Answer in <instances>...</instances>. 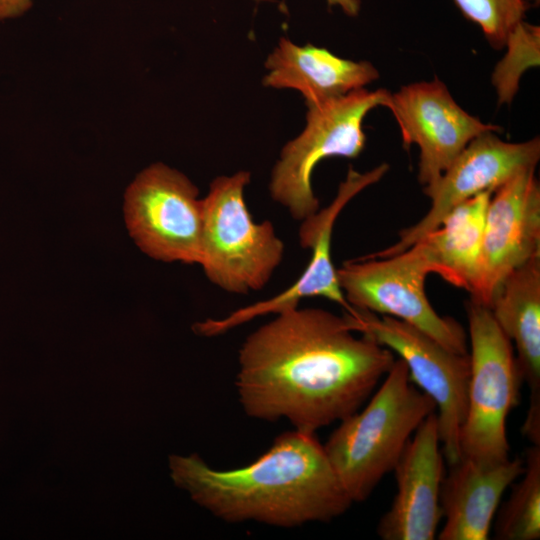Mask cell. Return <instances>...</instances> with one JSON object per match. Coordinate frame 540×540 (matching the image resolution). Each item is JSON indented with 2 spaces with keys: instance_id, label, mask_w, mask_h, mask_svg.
Returning <instances> with one entry per match:
<instances>
[{
  "instance_id": "6da1fadb",
  "label": "cell",
  "mask_w": 540,
  "mask_h": 540,
  "mask_svg": "<svg viewBox=\"0 0 540 540\" xmlns=\"http://www.w3.org/2000/svg\"><path fill=\"white\" fill-rule=\"evenodd\" d=\"M276 315L239 351L235 385L249 417L315 433L359 410L396 360L368 335L355 336L347 313L295 306Z\"/></svg>"
},
{
  "instance_id": "7a4b0ae2",
  "label": "cell",
  "mask_w": 540,
  "mask_h": 540,
  "mask_svg": "<svg viewBox=\"0 0 540 540\" xmlns=\"http://www.w3.org/2000/svg\"><path fill=\"white\" fill-rule=\"evenodd\" d=\"M174 483L213 516L229 523L291 528L328 522L353 504L314 433L278 436L254 462L231 470L210 467L198 455H173Z\"/></svg>"
},
{
  "instance_id": "3957f363",
  "label": "cell",
  "mask_w": 540,
  "mask_h": 540,
  "mask_svg": "<svg viewBox=\"0 0 540 540\" xmlns=\"http://www.w3.org/2000/svg\"><path fill=\"white\" fill-rule=\"evenodd\" d=\"M435 411L434 401L398 358L366 406L339 421L323 446L353 503L366 500L393 471L417 428Z\"/></svg>"
},
{
  "instance_id": "277c9868",
  "label": "cell",
  "mask_w": 540,
  "mask_h": 540,
  "mask_svg": "<svg viewBox=\"0 0 540 540\" xmlns=\"http://www.w3.org/2000/svg\"><path fill=\"white\" fill-rule=\"evenodd\" d=\"M250 173L214 179L203 199L199 265L208 280L232 294L261 290L282 261L284 244L273 224L253 220L244 199Z\"/></svg>"
},
{
  "instance_id": "5b68a950",
  "label": "cell",
  "mask_w": 540,
  "mask_h": 540,
  "mask_svg": "<svg viewBox=\"0 0 540 540\" xmlns=\"http://www.w3.org/2000/svg\"><path fill=\"white\" fill-rule=\"evenodd\" d=\"M386 89L352 91L317 104H307L306 126L282 149L275 164L269 191L273 200L296 220L319 210L312 188L315 166L329 157L356 158L364 149L363 121L374 108L386 107Z\"/></svg>"
},
{
  "instance_id": "8992f818",
  "label": "cell",
  "mask_w": 540,
  "mask_h": 540,
  "mask_svg": "<svg viewBox=\"0 0 540 540\" xmlns=\"http://www.w3.org/2000/svg\"><path fill=\"white\" fill-rule=\"evenodd\" d=\"M471 344L466 416L460 432L461 456L497 462L510 457L506 422L519 403L522 379L512 342L489 307L466 303Z\"/></svg>"
},
{
  "instance_id": "52a82bcc",
  "label": "cell",
  "mask_w": 540,
  "mask_h": 540,
  "mask_svg": "<svg viewBox=\"0 0 540 540\" xmlns=\"http://www.w3.org/2000/svg\"><path fill=\"white\" fill-rule=\"evenodd\" d=\"M336 272L345 299L353 308L399 319L447 349L468 354L461 324L440 316L426 296L425 280L433 267L418 242L389 257L344 262Z\"/></svg>"
},
{
  "instance_id": "ba28073f",
  "label": "cell",
  "mask_w": 540,
  "mask_h": 540,
  "mask_svg": "<svg viewBox=\"0 0 540 540\" xmlns=\"http://www.w3.org/2000/svg\"><path fill=\"white\" fill-rule=\"evenodd\" d=\"M348 315L356 332L396 353L406 363L411 381L434 401L443 455L449 466L455 464L461 457L460 432L467 410L469 354L455 353L390 316L359 309Z\"/></svg>"
},
{
  "instance_id": "9c48e42d",
  "label": "cell",
  "mask_w": 540,
  "mask_h": 540,
  "mask_svg": "<svg viewBox=\"0 0 540 540\" xmlns=\"http://www.w3.org/2000/svg\"><path fill=\"white\" fill-rule=\"evenodd\" d=\"M123 210L131 238L146 255L199 264L203 199L184 174L162 163L147 167L126 189Z\"/></svg>"
},
{
  "instance_id": "30bf717a",
  "label": "cell",
  "mask_w": 540,
  "mask_h": 540,
  "mask_svg": "<svg viewBox=\"0 0 540 540\" xmlns=\"http://www.w3.org/2000/svg\"><path fill=\"white\" fill-rule=\"evenodd\" d=\"M496 133L488 131L475 137L435 183L424 186L431 205L421 220L400 231L393 245L363 257L383 258L406 250L436 229L463 201L484 191H494L521 171L536 168L540 159L538 137L507 142Z\"/></svg>"
},
{
  "instance_id": "8fae6325",
  "label": "cell",
  "mask_w": 540,
  "mask_h": 540,
  "mask_svg": "<svg viewBox=\"0 0 540 540\" xmlns=\"http://www.w3.org/2000/svg\"><path fill=\"white\" fill-rule=\"evenodd\" d=\"M386 108L398 124L403 145L420 150L418 181L423 186L435 183L475 137L501 130L466 112L438 78L402 86L390 93Z\"/></svg>"
},
{
  "instance_id": "7c38bea8",
  "label": "cell",
  "mask_w": 540,
  "mask_h": 540,
  "mask_svg": "<svg viewBox=\"0 0 540 540\" xmlns=\"http://www.w3.org/2000/svg\"><path fill=\"white\" fill-rule=\"evenodd\" d=\"M530 168L496 188L482 235L471 299L487 307L504 279L540 256V186Z\"/></svg>"
},
{
  "instance_id": "4fadbf2b",
  "label": "cell",
  "mask_w": 540,
  "mask_h": 540,
  "mask_svg": "<svg viewBox=\"0 0 540 540\" xmlns=\"http://www.w3.org/2000/svg\"><path fill=\"white\" fill-rule=\"evenodd\" d=\"M389 170L382 163L370 171L361 173L349 168L347 176L339 185L333 201L325 208L302 220L299 240L302 248L311 249V259L297 281L280 294L261 302L241 308L221 320H207L199 324L204 335H215L257 316L298 306L303 298L323 297L341 305L346 313L355 309L347 302L340 288L336 268L331 259V237L335 222L347 203L365 188L377 183Z\"/></svg>"
},
{
  "instance_id": "5bb4252c",
  "label": "cell",
  "mask_w": 540,
  "mask_h": 540,
  "mask_svg": "<svg viewBox=\"0 0 540 540\" xmlns=\"http://www.w3.org/2000/svg\"><path fill=\"white\" fill-rule=\"evenodd\" d=\"M443 456L435 411L417 428L393 469L397 490L377 525L381 539H435L442 519Z\"/></svg>"
},
{
  "instance_id": "9a60e30c",
  "label": "cell",
  "mask_w": 540,
  "mask_h": 540,
  "mask_svg": "<svg viewBox=\"0 0 540 540\" xmlns=\"http://www.w3.org/2000/svg\"><path fill=\"white\" fill-rule=\"evenodd\" d=\"M440 490V540H486L506 489L524 471V460L490 462L461 456L449 466Z\"/></svg>"
},
{
  "instance_id": "2e32d148",
  "label": "cell",
  "mask_w": 540,
  "mask_h": 540,
  "mask_svg": "<svg viewBox=\"0 0 540 540\" xmlns=\"http://www.w3.org/2000/svg\"><path fill=\"white\" fill-rule=\"evenodd\" d=\"M500 329L514 343L522 382L530 390L522 433L540 443V256L512 271L500 284L490 306Z\"/></svg>"
},
{
  "instance_id": "e0dca14e",
  "label": "cell",
  "mask_w": 540,
  "mask_h": 540,
  "mask_svg": "<svg viewBox=\"0 0 540 540\" xmlns=\"http://www.w3.org/2000/svg\"><path fill=\"white\" fill-rule=\"evenodd\" d=\"M265 86L299 91L306 104H317L364 88L379 78L369 61L340 58L325 48L298 46L282 37L268 56Z\"/></svg>"
},
{
  "instance_id": "ac0fdd59",
  "label": "cell",
  "mask_w": 540,
  "mask_h": 540,
  "mask_svg": "<svg viewBox=\"0 0 540 540\" xmlns=\"http://www.w3.org/2000/svg\"><path fill=\"white\" fill-rule=\"evenodd\" d=\"M493 191L481 192L457 205L433 231L417 241L433 273L470 291L476 273L487 208Z\"/></svg>"
},
{
  "instance_id": "d6986e66",
  "label": "cell",
  "mask_w": 540,
  "mask_h": 540,
  "mask_svg": "<svg viewBox=\"0 0 540 540\" xmlns=\"http://www.w3.org/2000/svg\"><path fill=\"white\" fill-rule=\"evenodd\" d=\"M508 499L498 510L495 538L538 540L540 538V445L526 450L524 471Z\"/></svg>"
},
{
  "instance_id": "ffe728a7",
  "label": "cell",
  "mask_w": 540,
  "mask_h": 540,
  "mask_svg": "<svg viewBox=\"0 0 540 540\" xmlns=\"http://www.w3.org/2000/svg\"><path fill=\"white\" fill-rule=\"evenodd\" d=\"M506 53L492 73L498 104H509L519 89L522 75L540 63V28L525 22L518 23L508 34Z\"/></svg>"
},
{
  "instance_id": "44dd1931",
  "label": "cell",
  "mask_w": 540,
  "mask_h": 540,
  "mask_svg": "<svg viewBox=\"0 0 540 540\" xmlns=\"http://www.w3.org/2000/svg\"><path fill=\"white\" fill-rule=\"evenodd\" d=\"M463 16L482 30L494 48L504 47L512 29L523 21L526 0H453Z\"/></svg>"
},
{
  "instance_id": "7402d4cb",
  "label": "cell",
  "mask_w": 540,
  "mask_h": 540,
  "mask_svg": "<svg viewBox=\"0 0 540 540\" xmlns=\"http://www.w3.org/2000/svg\"><path fill=\"white\" fill-rule=\"evenodd\" d=\"M31 6V0H0V20L21 15Z\"/></svg>"
},
{
  "instance_id": "603a6c76",
  "label": "cell",
  "mask_w": 540,
  "mask_h": 540,
  "mask_svg": "<svg viewBox=\"0 0 540 540\" xmlns=\"http://www.w3.org/2000/svg\"><path fill=\"white\" fill-rule=\"evenodd\" d=\"M329 6H339L348 16L358 15L361 7L360 0H326Z\"/></svg>"
}]
</instances>
